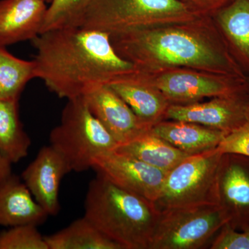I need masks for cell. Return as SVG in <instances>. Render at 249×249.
Segmentation results:
<instances>
[{"label": "cell", "mask_w": 249, "mask_h": 249, "mask_svg": "<svg viewBox=\"0 0 249 249\" xmlns=\"http://www.w3.org/2000/svg\"><path fill=\"white\" fill-rule=\"evenodd\" d=\"M36 78L59 98L84 97L136 71L103 31L78 27L42 33L32 40Z\"/></svg>", "instance_id": "obj_1"}, {"label": "cell", "mask_w": 249, "mask_h": 249, "mask_svg": "<svg viewBox=\"0 0 249 249\" xmlns=\"http://www.w3.org/2000/svg\"><path fill=\"white\" fill-rule=\"evenodd\" d=\"M160 214L152 201L101 175L88 186L85 217L123 249H150Z\"/></svg>", "instance_id": "obj_2"}, {"label": "cell", "mask_w": 249, "mask_h": 249, "mask_svg": "<svg viewBox=\"0 0 249 249\" xmlns=\"http://www.w3.org/2000/svg\"><path fill=\"white\" fill-rule=\"evenodd\" d=\"M110 37L117 53L134 65L151 58L167 65H212L235 76L238 74L230 59L211 50L202 41L184 31L141 29Z\"/></svg>", "instance_id": "obj_3"}, {"label": "cell", "mask_w": 249, "mask_h": 249, "mask_svg": "<svg viewBox=\"0 0 249 249\" xmlns=\"http://www.w3.org/2000/svg\"><path fill=\"white\" fill-rule=\"evenodd\" d=\"M49 142L67 160L71 172L76 173L91 169L96 157L119 146L83 97L67 101L60 124L51 131Z\"/></svg>", "instance_id": "obj_4"}, {"label": "cell", "mask_w": 249, "mask_h": 249, "mask_svg": "<svg viewBox=\"0 0 249 249\" xmlns=\"http://www.w3.org/2000/svg\"><path fill=\"white\" fill-rule=\"evenodd\" d=\"M223 154L217 149L191 155L167 173L155 201L160 211L219 205L218 175Z\"/></svg>", "instance_id": "obj_5"}, {"label": "cell", "mask_w": 249, "mask_h": 249, "mask_svg": "<svg viewBox=\"0 0 249 249\" xmlns=\"http://www.w3.org/2000/svg\"><path fill=\"white\" fill-rule=\"evenodd\" d=\"M188 14L186 5L178 0H92L81 27L111 36L141 30L155 19Z\"/></svg>", "instance_id": "obj_6"}, {"label": "cell", "mask_w": 249, "mask_h": 249, "mask_svg": "<svg viewBox=\"0 0 249 249\" xmlns=\"http://www.w3.org/2000/svg\"><path fill=\"white\" fill-rule=\"evenodd\" d=\"M227 222L219 205L160 211L150 249L202 248Z\"/></svg>", "instance_id": "obj_7"}, {"label": "cell", "mask_w": 249, "mask_h": 249, "mask_svg": "<svg viewBox=\"0 0 249 249\" xmlns=\"http://www.w3.org/2000/svg\"><path fill=\"white\" fill-rule=\"evenodd\" d=\"M116 186L155 203L167 173L131 156L113 150L98 155L92 168Z\"/></svg>", "instance_id": "obj_8"}, {"label": "cell", "mask_w": 249, "mask_h": 249, "mask_svg": "<svg viewBox=\"0 0 249 249\" xmlns=\"http://www.w3.org/2000/svg\"><path fill=\"white\" fill-rule=\"evenodd\" d=\"M242 90L208 103L172 105L167 109L165 117L230 133L242 125L249 114V95Z\"/></svg>", "instance_id": "obj_9"}, {"label": "cell", "mask_w": 249, "mask_h": 249, "mask_svg": "<svg viewBox=\"0 0 249 249\" xmlns=\"http://www.w3.org/2000/svg\"><path fill=\"white\" fill-rule=\"evenodd\" d=\"M218 195L228 225L237 231L249 227V157L223 154Z\"/></svg>", "instance_id": "obj_10"}, {"label": "cell", "mask_w": 249, "mask_h": 249, "mask_svg": "<svg viewBox=\"0 0 249 249\" xmlns=\"http://www.w3.org/2000/svg\"><path fill=\"white\" fill-rule=\"evenodd\" d=\"M71 172L65 158L52 145H45L22 172L21 178L47 214L55 216L60 209V183Z\"/></svg>", "instance_id": "obj_11"}, {"label": "cell", "mask_w": 249, "mask_h": 249, "mask_svg": "<svg viewBox=\"0 0 249 249\" xmlns=\"http://www.w3.org/2000/svg\"><path fill=\"white\" fill-rule=\"evenodd\" d=\"M83 98L93 116L110 132L119 145L150 129L108 85L100 87Z\"/></svg>", "instance_id": "obj_12"}, {"label": "cell", "mask_w": 249, "mask_h": 249, "mask_svg": "<svg viewBox=\"0 0 249 249\" xmlns=\"http://www.w3.org/2000/svg\"><path fill=\"white\" fill-rule=\"evenodd\" d=\"M43 0L0 1V44L14 45L40 35L47 11Z\"/></svg>", "instance_id": "obj_13"}, {"label": "cell", "mask_w": 249, "mask_h": 249, "mask_svg": "<svg viewBox=\"0 0 249 249\" xmlns=\"http://www.w3.org/2000/svg\"><path fill=\"white\" fill-rule=\"evenodd\" d=\"M155 86L167 101L176 102L224 96L242 89V85L235 80H218L186 72L163 75L157 80Z\"/></svg>", "instance_id": "obj_14"}, {"label": "cell", "mask_w": 249, "mask_h": 249, "mask_svg": "<svg viewBox=\"0 0 249 249\" xmlns=\"http://www.w3.org/2000/svg\"><path fill=\"white\" fill-rule=\"evenodd\" d=\"M49 216L22 178L11 174L0 182V227H38Z\"/></svg>", "instance_id": "obj_15"}, {"label": "cell", "mask_w": 249, "mask_h": 249, "mask_svg": "<svg viewBox=\"0 0 249 249\" xmlns=\"http://www.w3.org/2000/svg\"><path fill=\"white\" fill-rule=\"evenodd\" d=\"M150 132L188 155L214 150L227 134L201 124L179 121H160L150 127Z\"/></svg>", "instance_id": "obj_16"}, {"label": "cell", "mask_w": 249, "mask_h": 249, "mask_svg": "<svg viewBox=\"0 0 249 249\" xmlns=\"http://www.w3.org/2000/svg\"><path fill=\"white\" fill-rule=\"evenodd\" d=\"M135 71L108 86L128 105L142 122L151 127L165 116L169 106L161 93L156 92L142 80L135 78Z\"/></svg>", "instance_id": "obj_17"}, {"label": "cell", "mask_w": 249, "mask_h": 249, "mask_svg": "<svg viewBox=\"0 0 249 249\" xmlns=\"http://www.w3.org/2000/svg\"><path fill=\"white\" fill-rule=\"evenodd\" d=\"M115 150L134 157L165 173H168L186 157L191 156L152 134L150 129L135 139L121 144Z\"/></svg>", "instance_id": "obj_18"}, {"label": "cell", "mask_w": 249, "mask_h": 249, "mask_svg": "<svg viewBox=\"0 0 249 249\" xmlns=\"http://www.w3.org/2000/svg\"><path fill=\"white\" fill-rule=\"evenodd\" d=\"M18 102L0 99V152L12 164L27 157L31 145L19 119Z\"/></svg>", "instance_id": "obj_19"}, {"label": "cell", "mask_w": 249, "mask_h": 249, "mask_svg": "<svg viewBox=\"0 0 249 249\" xmlns=\"http://www.w3.org/2000/svg\"><path fill=\"white\" fill-rule=\"evenodd\" d=\"M45 238L49 249H123L85 216Z\"/></svg>", "instance_id": "obj_20"}, {"label": "cell", "mask_w": 249, "mask_h": 249, "mask_svg": "<svg viewBox=\"0 0 249 249\" xmlns=\"http://www.w3.org/2000/svg\"><path fill=\"white\" fill-rule=\"evenodd\" d=\"M218 19L237 59L249 71V0H231Z\"/></svg>", "instance_id": "obj_21"}, {"label": "cell", "mask_w": 249, "mask_h": 249, "mask_svg": "<svg viewBox=\"0 0 249 249\" xmlns=\"http://www.w3.org/2000/svg\"><path fill=\"white\" fill-rule=\"evenodd\" d=\"M34 60L18 58L0 44V99H18L26 85L36 78Z\"/></svg>", "instance_id": "obj_22"}, {"label": "cell", "mask_w": 249, "mask_h": 249, "mask_svg": "<svg viewBox=\"0 0 249 249\" xmlns=\"http://www.w3.org/2000/svg\"><path fill=\"white\" fill-rule=\"evenodd\" d=\"M92 0H52L40 34L64 28L81 27Z\"/></svg>", "instance_id": "obj_23"}, {"label": "cell", "mask_w": 249, "mask_h": 249, "mask_svg": "<svg viewBox=\"0 0 249 249\" xmlns=\"http://www.w3.org/2000/svg\"><path fill=\"white\" fill-rule=\"evenodd\" d=\"M0 249H49L37 226L20 225L0 232Z\"/></svg>", "instance_id": "obj_24"}, {"label": "cell", "mask_w": 249, "mask_h": 249, "mask_svg": "<svg viewBox=\"0 0 249 249\" xmlns=\"http://www.w3.org/2000/svg\"><path fill=\"white\" fill-rule=\"evenodd\" d=\"M216 149L222 154H237L249 157V114L242 125L224 136Z\"/></svg>", "instance_id": "obj_25"}, {"label": "cell", "mask_w": 249, "mask_h": 249, "mask_svg": "<svg viewBox=\"0 0 249 249\" xmlns=\"http://www.w3.org/2000/svg\"><path fill=\"white\" fill-rule=\"evenodd\" d=\"M211 249H249V227L237 231L226 224L218 232Z\"/></svg>", "instance_id": "obj_26"}, {"label": "cell", "mask_w": 249, "mask_h": 249, "mask_svg": "<svg viewBox=\"0 0 249 249\" xmlns=\"http://www.w3.org/2000/svg\"><path fill=\"white\" fill-rule=\"evenodd\" d=\"M11 165L12 163H10L0 152V182L12 174Z\"/></svg>", "instance_id": "obj_27"}, {"label": "cell", "mask_w": 249, "mask_h": 249, "mask_svg": "<svg viewBox=\"0 0 249 249\" xmlns=\"http://www.w3.org/2000/svg\"><path fill=\"white\" fill-rule=\"evenodd\" d=\"M247 91H249V79L248 80V85H247Z\"/></svg>", "instance_id": "obj_28"}, {"label": "cell", "mask_w": 249, "mask_h": 249, "mask_svg": "<svg viewBox=\"0 0 249 249\" xmlns=\"http://www.w3.org/2000/svg\"><path fill=\"white\" fill-rule=\"evenodd\" d=\"M44 1H45V2H49L50 3L51 1H52V0H43Z\"/></svg>", "instance_id": "obj_29"}]
</instances>
